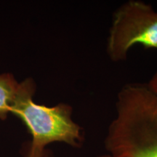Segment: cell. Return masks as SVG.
Masks as SVG:
<instances>
[{"label": "cell", "instance_id": "obj_1", "mask_svg": "<svg viewBox=\"0 0 157 157\" xmlns=\"http://www.w3.org/2000/svg\"><path fill=\"white\" fill-rule=\"evenodd\" d=\"M105 147L114 157H157V93L147 84H127L118 93Z\"/></svg>", "mask_w": 157, "mask_h": 157}, {"label": "cell", "instance_id": "obj_2", "mask_svg": "<svg viewBox=\"0 0 157 157\" xmlns=\"http://www.w3.org/2000/svg\"><path fill=\"white\" fill-rule=\"evenodd\" d=\"M35 90L31 78L21 82L11 111L23 121L32 135L29 155L42 157L44 147L55 142L78 147L82 141V128L72 119V107L66 103L53 107L39 105L33 101Z\"/></svg>", "mask_w": 157, "mask_h": 157}, {"label": "cell", "instance_id": "obj_3", "mask_svg": "<svg viewBox=\"0 0 157 157\" xmlns=\"http://www.w3.org/2000/svg\"><path fill=\"white\" fill-rule=\"evenodd\" d=\"M157 50V12L142 1L130 0L115 12L109 31L107 52L113 62L127 58L133 45Z\"/></svg>", "mask_w": 157, "mask_h": 157}, {"label": "cell", "instance_id": "obj_4", "mask_svg": "<svg viewBox=\"0 0 157 157\" xmlns=\"http://www.w3.org/2000/svg\"><path fill=\"white\" fill-rule=\"evenodd\" d=\"M21 89V83H17L10 74L0 75V118L5 119L7 113L11 112Z\"/></svg>", "mask_w": 157, "mask_h": 157}, {"label": "cell", "instance_id": "obj_5", "mask_svg": "<svg viewBox=\"0 0 157 157\" xmlns=\"http://www.w3.org/2000/svg\"><path fill=\"white\" fill-rule=\"evenodd\" d=\"M148 87L150 88L152 91H154V93H157V71L156 73H154V75L151 79L149 80L148 84H147Z\"/></svg>", "mask_w": 157, "mask_h": 157}, {"label": "cell", "instance_id": "obj_6", "mask_svg": "<svg viewBox=\"0 0 157 157\" xmlns=\"http://www.w3.org/2000/svg\"><path fill=\"white\" fill-rule=\"evenodd\" d=\"M97 157H114L113 156H111V155H110L109 154H103V155H101V156H98Z\"/></svg>", "mask_w": 157, "mask_h": 157}, {"label": "cell", "instance_id": "obj_7", "mask_svg": "<svg viewBox=\"0 0 157 157\" xmlns=\"http://www.w3.org/2000/svg\"><path fill=\"white\" fill-rule=\"evenodd\" d=\"M29 157H32V156H29Z\"/></svg>", "mask_w": 157, "mask_h": 157}]
</instances>
